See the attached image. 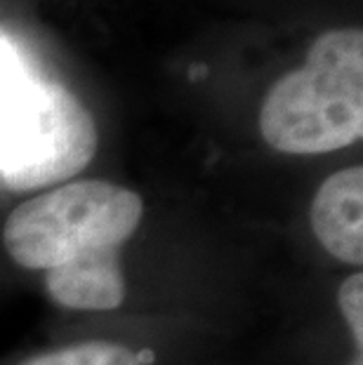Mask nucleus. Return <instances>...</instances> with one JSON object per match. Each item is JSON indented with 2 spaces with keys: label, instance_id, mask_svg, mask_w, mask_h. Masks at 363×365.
Returning a JSON list of instances; mask_svg holds the SVG:
<instances>
[{
  "label": "nucleus",
  "instance_id": "1",
  "mask_svg": "<svg viewBox=\"0 0 363 365\" xmlns=\"http://www.w3.org/2000/svg\"><path fill=\"white\" fill-rule=\"evenodd\" d=\"M142 217V196L126 186L68 182L14 207L3 245L19 267L45 271V287L59 307L111 312L126 299L121 245Z\"/></svg>",
  "mask_w": 363,
  "mask_h": 365
},
{
  "label": "nucleus",
  "instance_id": "2",
  "mask_svg": "<svg viewBox=\"0 0 363 365\" xmlns=\"http://www.w3.org/2000/svg\"><path fill=\"white\" fill-rule=\"evenodd\" d=\"M260 135L274 151L316 156L363 137V31L330 29L309 48L305 64L269 88Z\"/></svg>",
  "mask_w": 363,
  "mask_h": 365
},
{
  "label": "nucleus",
  "instance_id": "3",
  "mask_svg": "<svg viewBox=\"0 0 363 365\" xmlns=\"http://www.w3.org/2000/svg\"><path fill=\"white\" fill-rule=\"evenodd\" d=\"M97 125L71 90L26 64L0 73V184L36 191L83 173Z\"/></svg>",
  "mask_w": 363,
  "mask_h": 365
},
{
  "label": "nucleus",
  "instance_id": "4",
  "mask_svg": "<svg viewBox=\"0 0 363 365\" xmlns=\"http://www.w3.org/2000/svg\"><path fill=\"white\" fill-rule=\"evenodd\" d=\"M312 229L339 262L363 264V168H344L319 186L312 200Z\"/></svg>",
  "mask_w": 363,
  "mask_h": 365
},
{
  "label": "nucleus",
  "instance_id": "5",
  "mask_svg": "<svg viewBox=\"0 0 363 365\" xmlns=\"http://www.w3.org/2000/svg\"><path fill=\"white\" fill-rule=\"evenodd\" d=\"M21 365H144L142 356L116 341H81L41 354Z\"/></svg>",
  "mask_w": 363,
  "mask_h": 365
},
{
  "label": "nucleus",
  "instance_id": "6",
  "mask_svg": "<svg viewBox=\"0 0 363 365\" xmlns=\"http://www.w3.org/2000/svg\"><path fill=\"white\" fill-rule=\"evenodd\" d=\"M337 304L361 351L363 349V274L361 271L347 276L342 281L337 290Z\"/></svg>",
  "mask_w": 363,
  "mask_h": 365
},
{
  "label": "nucleus",
  "instance_id": "7",
  "mask_svg": "<svg viewBox=\"0 0 363 365\" xmlns=\"http://www.w3.org/2000/svg\"><path fill=\"white\" fill-rule=\"evenodd\" d=\"M21 64H26V61L21 59L19 48L14 45V41L5 31H0V73L10 71V68H17Z\"/></svg>",
  "mask_w": 363,
  "mask_h": 365
},
{
  "label": "nucleus",
  "instance_id": "8",
  "mask_svg": "<svg viewBox=\"0 0 363 365\" xmlns=\"http://www.w3.org/2000/svg\"><path fill=\"white\" fill-rule=\"evenodd\" d=\"M357 365H361V359H359V361H357Z\"/></svg>",
  "mask_w": 363,
  "mask_h": 365
}]
</instances>
